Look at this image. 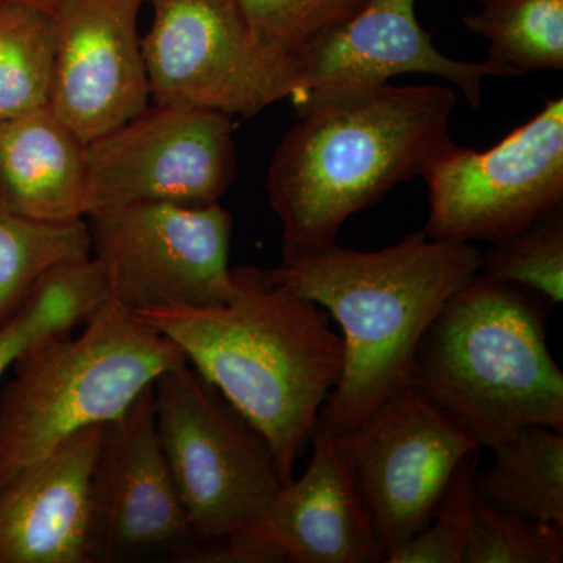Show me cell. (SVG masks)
Returning a JSON list of instances; mask_svg holds the SVG:
<instances>
[{"label":"cell","instance_id":"cell-19","mask_svg":"<svg viewBox=\"0 0 563 563\" xmlns=\"http://www.w3.org/2000/svg\"><path fill=\"white\" fill-rule=\"evenodd\" d=\"M92 257L87 221L33 220L0 207V328L57 266Z\"/></svg>","mask_w":563,"mask_h":563},{"label":"cell","instance_id":"cell-15","mask_svg":"<svg viewBox=\"0 0 563 563\" xmlns=\"http://www.w3.org/2000/svg\"><path fill=\"white\" fill-rule=\"evenodd\" d=\"M301 60V80L291 98L295 110L379 87L402 74H429L448 80L470 107L479 110L487 77H517L495 63L454 60L437 49L431 33L418 21L415 0H373L314 43Z\"/></svg>","mask_w":563,"mask_h":563},{"label":"cell","instance_id":"cell-22","mask_svg":"<svg viewBox=\"0 0 563 563\" xmlns=\"http://www.w3.org/2000/svg\"><path fill=\"white\" fill-rule=\"evenodd\" d=\"M54 68L49 11L0 2V121L49 107Z\"/></svg>","mask_w":563,"mask_h":563},{"label":"cell","instance_id":"cell-21","mask_svg":"<svg viewBox=\"0 0 563 563\" xmlns=\"http://www.w3.org/2000/svg\"><path fill=\"white\" fill-rule=\"evenodd\" d=\"M463 27L488 41L487 60L525 76L563 68V0H477Z\"/></svg>","mask_w":563,"mask_h":563},{"label":"cell","instance_id":"cell-20","mask_svg":"<svg viewBox=\"0 0 563 563\" xmlns=\"http://www.w3.org/2000/svg\"><path fill=\"white\" fill-rule=\"evenodd\" d=\"M106 303V280L95 258L52 269L20 312L0 328V377L33 344L87 324Z\"/></svg>","mask_w":563,"mask_h":563},{"label":"cell","instance_id":"cell-17","mask_svg":"<svg viewBox=\"0 0 563 563\" xmlns=\"http://www.w3.org/2000/svg\"><path fill=\"white\" fill-rule=\"evenodd\" d=\"M87 165L81 143L49 107L0 121V207L65 222L85 218Z\"/></svg>","mask_w":563,"mask_h":563},{"label":"cell","instance_id":"cell-8","mask_svg":"<svg viewBox=\"0 0 563 563\" xmlns=\"http://www.w3.org/2000/svg\"><path fill=\"white\" fill-rule=\"evenodd\" d=\"M143 38L151 99L252 118L292 98L302 60L266 49L232 0H150Z\"/></svg>","mask_w":563,"mask_h":563},{"label":"cell","instance_id":"cell-26","mask_svg":"<svg viewBox=\"0 0 563 563\" xmlns=\"http://www.w3.org/2000/svg\"><path fill=\"white\" fill-rule=\"evenodd\" d=\"M479 462V450L462 459L431 523L393 551L385 563H463L476 503L474 477Z\"/></svg>","mask_w":563,"mask_h":563},{"label":"cell","instance_id":"cell-12","mask_svg":"<svg viewBox=\"0 0 563 563\" xmlns=\"http://www.w3.org/2000/svg\"><path fill=\"white\" fill-rule=\"evenodd\" d=\"M147 553L180 562L201 554L158 442L152 384L103 426L92 473V561Z\"/></svg>","mask_w":563,"mask_h":563},{"label":"cell","instance_id":"cell-27","mask_svg":"<svg viewBox=\"0 0 563 563\" xmlns=\"http://www.w3.org/2000/svg\"><path fill=\"white\" fill-rule=\"evenodd\" d=\"M0 2L24 3V5L38 7V9L49 10L54 0H0Z\"/></svg>","mask_w":563,"mask_h":563},{"label":"cell","instance_id":"cell-16","mask_svg":"<svg viewBox=\"0 0 563 563\" xmlns=\"http://www.w3.org/2000/svg\"><path fill=\"white\" fill-rule=\"evenodd\" d=\"M103 426H91L0 488V563H95L92 473Z\"/></svg>","mask_w":563,"mask_h":563},{"label":"cell","instance_id":"cell-9","mask_svg":"<svg viewBox=\"0 0 563 563\" xmlns=\"http://www.w3.org/2000/svg\"><path fill=\"white\" fill-rule=\"evenodd\" d=\"M426 235L450 242H503L563 209V99L487 151L454 144L422 174Z\"/></svg>","mask_w":563,"mask_h":563},{"label":"cell","instance_id":"cell-24","mask_svg":"<svg viewBox=\"0 0 563 563\" xmlns=\"http://www.w3.org/2000/svg\"><path fill=\"white\" fill-rule=\"evenodd\" d=\"M266 49L301 58L373 0H232Z\"/></svg>","mask_w":563,"mask_h":563},{"label":"cell","instance_id":"cell-14","mask_svg":"<svg viewBox=\"0 0 563 563\" xmlns=\"http://www.w3.org/2000/svg\"><path fill=\"white\" fill-rule=\"evenodd\" d=\"M312 461L268 512L203 563H385L335 437L314 429Z\"/></svg>","mask_w":563,"mask_h":563},{"label":"cell","instance_id":"cell-5","mask_svg":"<svg viewBox=\"0 0 563 563\" xmlns=\"http://www.w3.org/2000/svg\"><path fill=\"white\" fill-rule=\"evenodd\" d=\"M184 362L173 340L109 302L79 335L33 344L0 393V488L76 433L117 420Z\"/></svg>","mask_w":563,"mask_h":563},{"label":"cell","instance_id":"cell-25","mask_svg":"<svg viewBox=\"0 0 563 563\" xmlns=\"http://www.w3.org/2000/svg\"><path fill=\"white\" fill-rule=\"evenodd\" d=\"M563 526L531 520L476 498L463 563H562Z\"/></svg>","mask_w":563,"mask_h":563},{"label":"cell","instance_id":"cell-10","mask_svg":"<svg viewBox=\"0 0 563 563\" xmlns=\"http://www.w3.org/2000/svg\"><path fill=\"white\" fill-rule=\"evenodd\" d=\"M333 437L385 562L431 523L459 463L481 450L407 385Z\"/></svg>","mask_w":563,"mask_h":563},{"label":"cell","instance_id":"cell-18","mask_svg":"<svg viewBox=\"0 0 563 563\" xmlns=\"http://www.w3.org/2000/svg\"><path fill=\"white\" fill-rule=\"evenodd\" d=\"M492 451V465L474 477L476 498L503 512L563 526V432L526 426Z\"/></svg>","mask_w":563,"mask_h":563},{"label":"cell","instance_id":"cell-2","mask_svg":"<svg viewBox=\"0 0 563 563\" xmlns=\"http://www.w3.org/2000/svg\"><path fill=\"white\" fill-rule=\"evenodd\" d=\"M233 274L239 288L231 301L135 317L173 340L188 365L265 437L285 485L342 376L343 339L328 310L273 284L263 269Z\"/></svg>","mask_w":563,"mask_h":563},{"label":"cell","instance_id":"cell-13","mask_svg":"<svg viewBox=\"0 0 563 563\" xmlns=\"http://www.w3.org/2000/svg\"><path fill=\"white\" fill-rule=\"evenodd\" d=\"M150 0H54L55 68L49 109L81 143L146 109L151 91L140 11Z\"/></svg>","mask_w":563,"mask_h":563},{"label":"cell","instance_id":"cell-6","mask_svg":"<svg viewBox=\"0 0 563 563\" xmlns=\"http://www.w3.org/2000/svg\"><path fill=\"white\" fill-rule=\"evenodd\" d=\"M152 388L158 442L203 563L257 523L284 484L265 437L188 362Z\"/></svg>","mask_w":563,"mask_h":563},{"label":"cell","instance_id":"cell-11","mask_svg":"<svg viewBox=\"0 0 563 563\" xmlns=\"http://www.w3.org/2000/svg\"><path fill=\"white\" fill-rule=\"evenodd\" d=\"M85 217L136 203L220 202L235 177L232 118L154 103L85 144Z\"/></svg>","mask_w":563,"mask_h":563},{"label":"cell","instance_id":"cell-4","mask_svg":"<svg viewBox=\"0 0 563 563\" xmlns=\"http://www.w3.org/2000/svg\"><path fill=\"white\" fill-rule=\"evenodd\" d=\"M404 385L481 448L492 450L526 426L563 432V373L539 302L479 274L422 333Z\"/></svg>","mask_w":563,"mask_h":563},{"label":"cell","instance_id":"cell-3","mask_svg":"<svg viewBox=\"0 0 563 563\" xmlns=\"http://www.w3.org/2000/svg\"><path fill=\"white\" fill-rule=\"evenodd\" d=\"M472 243L424 231L380 251L332 250L263 269L266 279L312 299L342 328L343 368L317 429L340 435L406 383L415 346L444 302L479 274Z\"/></svg>","mask_w":563,"mask_h":563},{"label":"cell","instance_id":"cell-7","mask_svg":"<svg viewBox=\"0 0 563 563\" xmlns=\"http://www.w3.org/2000/svg\"><path fill=\"white\" fill-rule=\"evenodd\" d=\"M85 218L111 306L136 314L218 306L235 296L233 220L220 202L136 203Z\"/></svg>","mask_w":563,"mask_h":563},{"label":"cell","instance_id":"cell-23","mask_svg":"<svg viewBox=\"0 0 563 563\" xmlns=\"http://www.w3.org/2000/svg\"><path fill=\"white\" fill-rule=\"evenodd\" d=\"M479 276L563 301V209L481 252Z\"/></svg>","mask_w":563,"mask_h":563},{"label":"cell","instance_id":"cell-1","mask_svg":"<svg viewBox=\"0 0 563 563\" xmlns=\"http://www.w3.org/2000/svg\"><path fill=\"white\" fill-rule=\"evenodd\" d=\"M453 88L388 84L296 109L266 176L269 206L282 225V262L336 246L352 214L396 185L422 177L454 146Z\"/></svg>","mask_w":563,"mask_h":563}]
</instances>
